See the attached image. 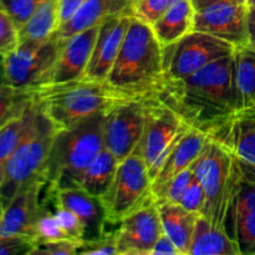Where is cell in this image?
<instances>
[{
	"instance_id": "cell-16",
	"label": "cell",
	"mask_w": 255,
	"mask_h": 255,
	"mask_svg": "<svg viewBox=\"0 0 255 255\" xmlns=\"http://www.w3.org/2000/svg\"><path fill=\"white\" fill-rule=\"evenodd\" d=\"M46 189V188H45ZM47 196L65 208L74 212L85 226V238L94 239L109 233L106 209L99 197L91 196L82 188H65L50 191L46 189Z\"/></svg>"
},
{
	"instance_id": "cell-7",
	"label": "cell",
	"mask_w": 255,
	"mask_h": 255,
	"mask_svg": "<svg viewBox=\"0 0 255 255\" xmlns=\"http://www.w3.org/2000/svg\"><path fill=\"white\" fill-rule=\"evenodd\" d=\"M152 183L138 143L120 162L111 187L101 198L109 224L119 226L125 217L153 202Z\"/></svg>"
},
{
	"instance_id": "cell-20",
	"label": "cell",
	"mask_w": 255,
	"mask_h": 255,
	"mask_svg": "<svg viewBox=\"0 0 255 255\" xmlns=\"http://www.w3.org/2000/svg\"><path fill=\"white\" fill-rule=\"evenodd\" d=\"M208 141V134L204 132L194 128L187 129L169 151L168 156L157 172L152 183V189L162 186L184 169L191 168L196 159L201 156Z\"/></svg>"
},
{
	"instance_id": "cell-45",
	"label": "cell",
	"mask_w": 255,
	"mask_h": 255,
	"mask_svg": "<svg viewBox=\"0 0 255 255\" xmlns=\"http://www.w3.org/2000/svg\"><path fill=\"white\" fill-rule=\"evenodd\" d=\"M5 85V56L0 54V87Z\"/></svg>"
},
{
	"instance_id": "cell-46",
	"label": "cell",
	"mask_w": 255,
	"mask_h": 255,
	"mask_svg": "<svg viewBox=\"0 0 255 255\" xmlns=\"http://www.w3.org/2000/svg\"><path fill=\"white\" fill-rule=\"evenodd\" d=\"M247 6L255 7V0H247Z\"/></svg>"
},
{
	"instance_id": "cell-29",
	"label": "cell",
	"mask_w": 255,
	"mask_h": 255,
	"mask_svg": "<svg viewBox=\"0 0 255 255\" xmlns=\"http://www.w3.org/2000/svg\"><path fill=\"white\" fill-rule=\"evenodd\" d=\"M37 99V91L4 85L0 87V128L15 117L24 114Z\"/></svg>"
},
{
	"instance_id": "cell-23",
	"label": "cell",
	"mask_w": 255,
	"mask_h": 255,
	"mask_svg": "<svg viewBox=\"0 0 255 255\" xmlns=\"http://www.w3.org/2000/svg\"><path fill=\"white\" fill-rule=\"evenodd\" d=\"M188 255H239V249L227 229L216 227L206 217L199 216Z\"/></svg>"
},
{
	"instance_id": "cell-37",
	"label": "cell",
	"mask_w": 255,
	"mask_h": 255,
	"mask_svg": "<svg viewBox=\"0 0 255 255\" xmlns=\"http://www.w3.org/2000/svg\"><path fill=\"white\" fill-rule=\"evenodd\" d=\"M19 46V27L5 10L0 9V54L7 55Z\"/></svg>"
},
{
	"instance_id": "cell-47",
	"label": "cell",
	"mask_w": 255,
	"mask_h": 255,
	"mask_svg": "<svg viewBox=\"0 0 255 255\" xmlns=\"http://www.w3.org/2000/svg\"><path fill=\"white\" fill-rule=\"evenodd\" d=\"M2 179H4V172H1V171H0V187H1Z\"/></svg>"
},
{
	"instance_id": "cell-31",
	"label": "cell",
	"mask_w": 255,
	"mask_h": 255,
	"mask_svg": "<svg viewBox=\"0 0 255 255\" xmlns=\"http://www.w3.org/2000/svg\"><path fill=\"white\" fill-rule=\"evenodd\" d=\"M228 233L238 246L239 255H255V211L238 217Z\"/></svg>"
},
{
	"instance_id": "cell-33",
	"label": "cell",
	"mask_w": 255,
	"mask_h": 255,
	"mask_svg": "<svg viewBox=\"0 0 255 255\" xmlns=\"http://www.w3.org/2000/svg\"><path fill=\"white\" fill-rule=\"evenodd\" d=\"M45 199L50 203L55 217H56V219L59 221L60 226H61V228L64 229L65 233L69 236V238L76 242L84 241L85 226L81 222V219H80L74 212L65 208V207H62L61 204L55 202L54 199H52L50 196H47V194L46 197H45Z\"/></svg>"
},
{
	"instance_id": "cell-3",
	"label": "cell",
	"mask_w": 255,
	"mask_h": 255,
	"mask_svg": "<svg viewBox=\"0 0 255 255\" xmlns=\"http://www.w3.org/2000/svg\"><path fill=\"white\" fill-rule=\"evenodd\" d=\"M105 114L57 129L45 168V188L56 191L80 187L85 169L105 148Z\"/></svg>"
},
{
	"instance_id": "cell-27",
	"label": "cell",
	"mask_w": 255,
	"mask_h": 255,
	"mask_svg": "<svg viewBox=\"0 0 255 255\" xmlns=\"http://www.w3.org/2000/svg\"><path fill=\"white\" fill-rule=\"evenodd\" d=\"M253 211H255V167L236 157V179L226 223L227 232L238 217Z\"/></svg>"
},
{
	"instance_id": "cell-38",
	"label": "cell",
	"mask_w": 255,
	"mask_h": 255,
	"mask_svg": "<svg viewBox=\"0 0 255 255\" xmlns=\"http://www.w3.org/2000/svg\"><path fill=\"white\" fill-rule=\"evenodd\" d=\"M204 203H206V196H204L203 186H202L201 181L196 176H193L186 193L183 194L181 202H179V206L183 207L186 211L201 216L203 213Z\"/></svg>"
},
{
	"instance_id": "cell-36",
	"label": "cell",
	"mask_w": 255,
	"mask_h": 255,
	"mask_svg": "<svg viewBox=\"0 0 255 255\" xmlns=\"http://www.w3.org/2000/svg\"><path fill=\"white\" fill-rule=\"evenodd\" d=\"M44 1L45 0H0V9L5 10L20 29Z\"/></svg>"
},
{
	"instance_id": "cell-13",
	"label": "cell",
	"mask_w": 255,
	"mask_h": 255,
	"mask_svg": "<svg viewBox=\"0 0 255 255\" xmlns=\"http://www.w3.org/2000/svg\"><path fill=\"white\" fill-rule=\"evenodd\" d=\"M193 31L206 32L234 46L247 44L248 6L239 2H217L196 10Z\"/></svg>"
},
{
	"instance_id": "cell-30",
	"label": "cell",
	"mask_w": 255,
	"mask_h": 255,
	"mask_svg": "<svg viewBox=\"0 0 255 255\" xmlns=\"http://www.w3.org/2000/svg\"><path fill=\"white\" fill-rule=\"evenodd\" d=\"M61 239L70 238L60 226L51 207H49V203L44 199L41 202V208H40L39 216H37L36 223H35L34 243L37 246L40 243L61 241Z\"/></svg>"
},
{
	"instance_id": "cell-26",
	"label": "cell",
	"mask_w": 255,
	"mask_h": 255,
	"mask_svg": "<svg viewBox=\"0 0 255 255\" xmlns=\"http://www.w3.org/2000/svg\"><path fill=\"white\" fill-rule=\"evenodd\" d=\"M60 26V0H45L19 29V44L46 41Z\"/></svg>"
},
{
	"instance_id": "cell-43",
	"label": "cell",
	"mask_w": 255,
	"mask_h": 255,
	"mask_svg": "<svg viewBox=\"0 0 255 255\" xmlns=\"http://www.w3.org/2000/svg\"><path fill=\"white\" fill-rule=\"evenodd\" d=\"M217 2H239V4H247V0H192L194 9L201 10L208 5L217 4Z\"/></svg>"
},
{
	"instance_id": "cell-42",
	"label": "cell",
	"mask_w": 255,
	"mask_h": 255,
	"mask_svg": "<svg viewBox=\"0 0 255 255\" xmlns=\"http://www.w3.org/2000/svg\"><path fill=\"white\" fill-rule=\"evenodd\" d=\"M85 0H60V25L66 22Z\"/></svg>"
},
{
	"instance_id": "cell-9",
	"label": "cell",
	"mask_w": 255,
	"mask_h": 255,
	"mask_svg": "<svg viewBox=\"0 0 255 255\" xmlns=\"http://www.w3.org/2000/svg\"><path fill=\"white\" fill-rule=\"evenodd\" d=\"M236 46L201 31H192L178 41L163 46L164 79L179 80L219 59L234 54Z\"/></svg>"
},
{
	"instance_id": "cell-22",
	"label": "cell",
	"mask_w": 255,
	"mask_h": 255,
	"mask_svg": "<svg viewBox=\"0 0 255 255\" xmlns=\"http://www.w3.org/2000/svg\"><path fill=\"white\" fill-rule=\"evenodd\" d=\"M194 9L192 0H176L157 21L151 25L162 46L178 41L194 30Z\"/></svg>"
},
{
	"instance_id": "cell-4",
	"label": "cell",
	"mask_w": 255,
	"mask_h": 255,
	"mask_svg": "<svg viewBox=\"0 0 255 255\" xmlns=\"http://www.w3.org/2000/svg\"><path fill=\"white\" fill-rule=\"evenodd\" d=\"M139 97L115 89L107 82L87 80L50 85L37 91L42 111L57 128H66L87 117L107 112L122 102Z\"/></svg>"
},
{
	"instance_id": "cell-19",
	"label": "cell",
	"mask_w": 255,
	"mask_h": 255,
	"mask_svg": "<svg viewBox=\"0 0 255 255\" xmlns=\"http://www.w3.org/2000/svg\"><path fill=\"white\" fill-rule=\"evenodd\" d=\"M132 15V0H85L74 15L61 24L55 32L62 39H69L77 32L99 26L107 17Z\"/></svg>"
},
{
	"instance_id": "cell-8",
	"label": "cell",
	"mask_w": 255,
	"mask_h": 255,
	"mask_svg": "<svg viewBox=\"0 0 255 255\" xmlns=\"http://www.w3.org/2000/svg\"><path fill=\"white\" fill-rule=\"evenodd\" d=\"M65 41L54 34L40 44H19L15 51L5 55V85L34 91L49 86Z\"/></svg>"
},
{
	"instance_id": "cell-24",
	"label": "cell",
	"mask_w": 255,
	"mask_h": 255,
	"mask_svg": "<svg viewBox=\"0 0 255 255\" xmlns=\"http://www.w3.org/2000/svg\"><path fill=\"white\" fill-rule=\"evenodd\" d=\"M157 206L163 233L171 238L182 255H188L199 214L186 211L176 203H157Z\"/></svg>"
},
{
	"instance_id": "cell-32",
	"label": "cell",
	"mask_w": 255,
	"mask_h": 255,
	"mask_svg": "<svg viewBox=\"0 0 255 255\" xmlns=\"http://www.w3.org/2000/svg\"><path fill=\"white\" fill-rule=\"evenodd\" d=\"M193 168H187L163 183L162 186L153 189V198L156 203H176L179 204L182 197L186 193L192 178Z\"/></svg>"
},
{
	"instance_id": "cell-28",
	"label": "cell",
	"mask_w": 255,
	"mask_h": 255,
	"mask_svg": "<svg viewBox=\"0 0 255 255\" xmlns=\"http://www.w3.org/2000/svg\"><path fill=\"white\" fill-rule=\"evenodd\" d=\"M119 163L115 154L105 147L85 169L80 188L91 196L102 198L114 182Z\"/></svg>"
},
{
	"instance_id": "cell-25",
	"label": "cell",
	"mask_w": 255,
	"mask_h": 255,
	"mask_svg": "<svg viewBox=\"0 0 255 255\" xmlns=\"http://www.w3.org/2000/svg\"><path fill=\"white\" fill-rule=\"evenodd\" d=\"M40 114L41 105L36 99L24 114L12 119L0 128V171L4 172L5 164L12 153L34 131Z\"/></svg>"
},
{
	"instance_id": "cell-10",
	"label": "cell",
	"mask_w": 255,
	"mask_h": 255,
	"mask_svg": "<svg viewBox=\"0 0 255 255\" xmlns=\"http://www.w3.org/2000/svg\"><path fill=\"white\" fill-rule=\"evenodd\" d=\"M189 128L176 112L159 102L152 94L147 95L146 121L139 148L152 182L169 151Z\"/></svg>"
},
{
	"instance_id": "cell-34",
	"label": "cell",
	"mask_w": 255,
	"mask_h": 255,
	"mask_svg": "<svg viewBox=\"0 0 255 255\" xmlns=\"http://www.w3.org/2000/svg\"><path fill=\"white\" fill-rule=\"evenodd\" d=\"M176 0H132L133 16L152 25L167 11Z\"/></svg>"
},
{
	"instance_id": "cell-40",
	"label": "cell",
	"mask_w": 255,
	"mask_h": 255,
	"mask_svg": "<svg viewBox=\"0 0 255 255\" xmlns=\"http://www.w3.org/2000/svg\"><path fill=\"white\" fill-rule=\"evenodd\" d=\"M35 248L34 242L21 237L0 238V255H32Z\"/></svg>"
},
{
	"instance_id": "cell-15",
	"label": "cell",
	"mask_w": 255,
	"mask_h": 255,
	"mask_svg": "<svg viewBox=\"0 0 255 255\" xmlns=\"http://www.w3.org/2000/svg\"><path fill=\"white\" fill-rule=\"evenodd\" d=\"M131 19L132 15H117L107 17L100 24L94 50L82 80L107 82Z\"/></svg>"
},
{
	"instance_id": "cell-12",
	"label": "cell",
	"mask_w": 255,
	"mask_h": 255,
	"mask_svg": "<svg viewBox=\"0 0 255 255\" xmlns=\"http://www.w3.org/2000/svg\"><path fill=\"white\" fill-rule=\"evenodd\" d=\"M163 233L158 206L146 204L125 217L116 228L119 255H151L154 244Z\"/></svg>"
},
{
	"instance_id": "cell-1",
	"label": "cell",
	"mask_w": 255,
	"mask_h": 255,
	"mask_svg": "<svg viewBox=\"0 0 255 255\" xmlns=\"http://www.w3.org/2000/svg\"><path fill=\"white\" fill-rule=\"evenodd\" d=\"M152 95L191 128L211 134L238 114L233 55L184 79H164Z\"/></svg>"
},
{
	"instance_id": "cell-48",
	"label": "cell",
	"mask_w": 255,
	"mask_h": 255,
	"mask_svg": "<svg viewBox=\"0 0 255 255\" xmlns=\"http://www.w3.org/2000/svg\"><path fill=\"white\" fill-rule=\"evenodd\" d=\"M2 209H4V204H2V202L0 201V218H1V213H2Z\"/></svg>"
},
{
	"instance_id": "cell-18",
	"label": "cell",
	"mask_w": 255,
	"mask_h": 255,
	"mask_svg": "<svg viewBox=\"0 0 255 255\" xmlns=\"http://www.w3.org/2000/svg\"><path fill=\"white\" fill-rule=\"evenodd\" d=\"M208 137L255 167V111L238 112Z\"/></svg>"
},
{
	"instance_id": "cell-2",
	"label": "cell",
	"mask_w": 255,
	"mask_h": 255,
	"mask_svg": "<svg viewBox=\"0 0 255 255\" xmlns=\"http://www.w3.org/2000/svg\"><path fill=\"white\" fill-rule=\"evenodd\" d=\"M163 80V46L151 25L132 16L107 84L142 97L156 91Z\"/></svg>"
},
{
	"instance_id": "cell-44",
	"label": "cell",
	"mask_w": 255,
	"mask_h": 255,
	"mask_svg": "<svg viewBox=\"0 0 255 255\" xmlns=\"http://www.w3.org/2000/svg\"><path fill=\"white\" fill-rule=\"evenodd\" d=\"M248 36L249 42L255 44V7H248Z\"/></svg>"
},
{
	"instance_id": "cell-11",
	"label": "cell",
	"mask_w": 255,
	"mask_h": 255,
	"mask_svg": "<svg viewBox=\"0 0 255 255\" xmlns=\"http://www.w3.org/2000/svg\"><path fill=\"white\" fill-rule=\"evenodd\" d=\"M147 111V96L128 100L105 114V147L119 162L126 158L141 141Z\"/></svg>"
},
{
	"instance_id": "cell-21",
	"label": "cell",
	"mask_w": 255,
	"mask_h": 255,
	"mask_svg": "<svg viewBox=\"0 0 255 255\" xmlns=\"http://www.w3.org/2000/svg\"><path fill=\"white\" fill-rule=\"evenodd\" d=\"M233 57L237 109L238 112L255 111V44L236 46Z\"/></svg>"
},
{
	"instance_id": "cell-6",
	"label": "cell",
	"mask_w": 255,
	"mask_h": 255,
	"mask_svg": "<svg viewBox=\"0 0 255 255\" xmlns=\"http://www.w3.org/2000/svg\"><path fill=\"white\" fill-rule=\"evenodd\" d=\"M57 129L41 107L36 127L17 147L4 167V179L0 187V201L4 206L27 183L37 179L45 181L46 162Z\"/></svg>"
},
{
	"instance_id": "cell-14",
	"label": "cell",
	"mask_w": 255,
	"mask_h": 255,
	"mask_svg": "<svg viewBox=\"0 0 255 255\" xmlns=\"http://www.w3.org/2000/svg\"><path fill=\"white\" fill-rule=\"evenodd\" d=\"M45 184L44 179L27 183L5 204L0 218V238L21 237L34 242L35 223L41 208L40 196Z\"/></svg>"
},
{
	"instance_id": "cell-35",
	"label": "cell",
	"mask_w": 255,
	"mask_h": 255,
	"mask_svg": "<svg viewBox=\"0 0 255 255\" xmlns=\"http://www.w3.org/2000/svg\"><path fill=\"white\" fill-rule=\"evenodd\" d=\"M114 255L117 254L116 229L99 238L84 239L77 247L76 255Z\"/></svg>"
},
{
	"instance_id": "cell-39",
	"label": "cell",
	"mask_w": 255,
	"mask_h": 255,
	"mask_svg": "<svg viewBox=\"0 0 255 255\" xmlns=\"http://www.w3.org/2000/svg\"><path fill=\"white\" fill-rule=\"evenodd\" d=\"M80 242L71 239L46 242L37 244L32 255H76Z\"/></svg>"
},
{
	"instance_id": "cell-41",
	"label": "cell",
	"mask_w": 255,
	"mask_h": 255,
	"mask_svg": "<svg viewBox=\"0 0 255 255\" xmlns=\"http://www.w3.org/2000/svg\"><path fill=\"white\" fill-rule=\"evenodd\" d=\"M161 254H167V255H182L179 249L174 246L173 242L171 241L169 237H167L166 234L162 233V236L159 237L158 241L154 244L153 249H152L151 255H161Z\"/></svg>"
},
{
	"instance_id": "cell-17",
	"label": "cell",
	"mask_w": 255,
	"mask_h": 255,
	"mask_svg": "<svg viewBox=\"0 0 255 255\" xmlns=\"http://www.w3.org/2000/svg\"><path fill=\"white\" fill-rule=\"evenodd\" d=\"M99 27L100 25L90 27L66 39L55 64L50 85L82 80L94 50Z\"/></svg>"
},
{
	"instance_id": "cell-5",
	"label": "cell",
	"mask_w": 255,
	"mask_h": 255,
	"mask_svg": "<svg viewBox=\"0 0 255 255\" xmlns=\"http://www.w3.org/2000/svg\"><path fill=\"white\" fill-rule=\"evenodd\" d=\"M192 168L206 196L201 216L216 227L226 229L236 179V157L221 143L209 138Z\"/></svg>"
}]
</instances>
